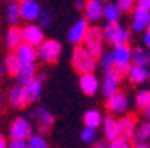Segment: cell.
Returning <instances> with one entry per match:
<instances>
[{"label": "cell", "instance_id": "1", "mask_svg": "<svg viewBox=\"0 0 150 148\" xmlns=\"http://www.w3.org/2000/svg\"><path fill=\"white\" fill-rule=\"evenodd\" d=\"M71 65L79 74H89L95 71L98 62L83 46H76L71 52Z\"/></svg>", "mask_w": 150, "mask_h": 148}, {"label": "cell", "instance_id": "2", "mask_svg": "<svg viewBox=\"0 0 150 148\" xmlns=\"http://www.w3.org/2000/svg\"><path fill=\"white\" fill-rule=\"evenodd\" d=\"M82 46L86 49L94 58H100L104 52V34L103 28L98 25H89L88 33L85 36Z\"/></svg>", "mask_w": 150, "mask_h": 148}, {"label": "cell", "instance_id": "3", "mask_svg": "<svg viewBox=\"0 0 150 148\" xmlns=\"http://www.w3.org/2000/svg\"><path fill=\"white\" fill-rule=\"evenodd\" d=\"M103 34H104V41L112 45L113 48L120 45H128L131 40V31H128L119 22L105 24V27L103 28Z\"/></svg>", "mask_w": 150, "mask_h": 148}, {"label": "cell", "instance_id": "4", "mask_svg": "<svg viewBox=\"0 0 150 148\" xmlns=\"http://www.w3.org/2000/svg\"><path fill=\"white\" fill-rule=\"evenodd\" d=\"M110 52L113 56L115 70L120 77H125L128 74L129 67L132 65V49L128 45H120V46H115Z\"/></svg>", "mask_w": 150, "mask_h": 148}, {"label": "cell", "instance_id": "5", "mask_svg": "<svg viewBox=\"0 0 150 148\" xmlns=\"http://www.w3.org/2000/svg\"><path fill=\"white\" fill-rule=\"evenodd\" d=\"M61 51L62 46L58 40L48 39L40 46H37V59L42 62H46V64H52V62L58 61Z\"/></svg>", "mask_w": 150, "mask_h": 148}, {"label": "cell", "instance_id": "6", "mask_svg": "<svg viewBox=\"0 0 150 148\" xmlns=\"http://www.w3.org/2000/svg\"><path fill=\"white\" fill-rule=\"evenodd\" d=\"M33 135V124L25 117H18L12 121L9 128V136L11 139L16 141H27Z\"/></svg>", "mask_w": 150, "mask_h": 148}, {"label": "cell", "instance_id": "7", "mask_svg": "<svg viewBox=\"0 0 150 148\" xmlns=\"http://www.w3.org/2000/svg\"><path fill=\"white\" fill-rule=\"evenodd\" d=\"M120 80H122V77L117 74V71L115 68L110 70V71L103 73V83H101L103 95L105 98H109V96L117 93L119 88H120Z\"/></svg>", "mask_w": 150, "mask_h": 148}, {"label": "cell", "instance_id": "8", "mask_svg": "<svg viewBox=\"0 0 150 148\" xmlns=\"http://www.w3.org/2000/svg\"><path fill=\"white\" fill-rule=\"evenodd\" d=\"M88 28H89L88 21L85 18H79L70 27V30L67 33V40L74 46H82L83 40H85V36H86V33H88Z\"/></svg>", "mask_w": 150, "mask_h": 148}, {"label": "cell", "instance_id": "9", "mask_svg": "<svg viewBox=\"0 0 150 148\" xmlns=\"http://www.w3.org/2000/svg\"><path fill=\"white\" fill-rule=\"evenodd\" d=\"M105 107L112 114H123L129 108V98L123 92H117L105 99Z\"/></svg>", "mask_w": 150, "mask_h": 148}, {"label": "cell", "instance_id": "10", "mask_svg": "<svg viewBox=\"0 0 150 148\" xmlns=\"http://www.w3.org/2000/svg\"><path fill=\"white\" fill-rule=\"evenodd\" d=\"M23 36H24V43L31 45L34 48L40 46L45 41V34L43 30L39 27V24H27L25 27H23Z\"/></svg>", "mask_w": 150, "mask_h": 148}, {"label": "cell", "instance_id": "11", "mask_svg": "<svg viewBox=\"0 0 150 148\" xmlns=\"http://www.w3.org/2000/svg\"><path fill=\"white\" fill-rule=\"evenodd\" d=\"M150 25V11L135 8L132 11V18H131V30L134 33H143L147 31Z\"/></svg>", "mask_w": 150, "mask_h": 148}, {"label": "cell", "instance_id": "12", "mask_svg": "<svg viewBox=\"0 0 150 148\" xmlns=\"http://www.w3.org/2000/svg\"><path fill=\"white\" fill-rule=\"evenodd\" d=\"M34 119L39 126V135H45L55 121V116L45 107H37L34 110Z\"/></svg>", "mask_w": 150, "mask_h": 148}, {"label": "cell", "instance_id": "13", "mask_svg": "<svg viewBox=\"0 0 150 148\" xmlns=\"http://www.w3.org/2000/svg\"><path fill=\"white\" fill-rule=\"evenodd\" d=\"M79 88H80V90L85 95L94 96L101 89V84H100L98 77L94 73H89V74H80V77H79Z\"/></svg>", "mask_w": 150, "mask_h": 148}, {"label": "cell", "instance_id": "14", "mask_svg": "<svg viewBox=\"0 0 150 148\" xmlns=\"http://www.w3.org/2000/svg\"><path fill=\"white\" fill-rule=\"evenodd\" d=\"M103 12H104V3L97 2V0H86L83 13L88 22H98L103 18Z\"/></svg>", "mask_w": 150, "mask_h": 148}, {"label": "cell", "instance_id": "15", "mask_svg": "<svg viewBox=\"0 0 150 148\" xmlns=\"http://www.w3.org/2000/svg\"><path fill=\"white\" fill-rule=\"evenodd\" d=\"M21 45H24V36H23V28L16 25L11 27L6 31L5 36V46L11 51H16Z\"/></svg>", "mask_w": 150, "mask_h": 148}, {"label": "cell", "instance_id": "16", "mask_svg": "<svg viewBox=\"0 0 150 148\" xmlns=\"http://www.w3.org/2000/svg\"><path fill=\"white\" fill-rule=\"evenodd\" d=\"M117 126H119L120 136H123L126 139H132L134 132L137 129V120H135L134 116L126 114V116H123V117H120L117 120Z\"/></svg>", "mask_w": 150, "mask_h": 148}, {"label": "cell", "instance_id": "17", "mask_svg": "<svg viewBox=\"0 0 150 148\" xmlns=\"http://www.w3.org/2000/svg\"><path fill=\"white\" fill-rule=\"evenodd\" d=\"M8 101H9V104L12 105L13 108H24V107H27V105L30 104L28 99H27V95L24 92V88L18 86V84L9 90Z\"/></svg>", "mask_w": 150, "mask_h": 148}, {"label": "cell", "instance_id": "18", "mask_svg": "<svg viewBox=\"0 0 150 148\" xmlns=\"http://www.w3.org/2000/svg\"><path fill=\"white\" fill-rule=\"evenodd\" d=\"M19 5H21V18L28 21V24L39 19L42 8H40V5L36 2V0L25 2V3H19Z\"/></svg>", "mask_w": 150, "mask_h": 148}, {"label": "cell", "instance_id": "19", "mask_svg": "<svg viewBox=\"0 0 150 148\" xmlns=\"http://www.w3.org/2000/svg\"><path fill=\"white\" fill-rule=\"evenodd\" d=\"M126 77L132 84H137L138 86V84H143V83H146L150 79V71H149V68H144V67L132 64L129 67V70H128Z\"/></svg>", "mask_w": 150, "mask_h": 148}, {"label": "cell", "instance_id": "20", "mask_svg": "<svg viewBox=\"0 0 150 148\" xmlns=\"http://www.w3.org/2000/svg\"><path fill=\"white\" fill-rule=\"evenodd\" d=\"M34 77H36V62H31V64H23L21 65L19 73L15 76V80H16L18 86H25V84L30 83Z\"/></svg>", "mask_w": 150, "mask_h": 148}, {"label": "cell", "instance_id": "21", "mask_svg": "<svg viewBox=\"0 0 150 148\" xmlns=\"http://www.w3.org/2000/svg\"><path fill=\"white\" fill-rule=\"evenodd\" d=\"M103 133H104V138L112 142L113 139L119 138L120 133H119V126H117V120L113 117V116H107L103 121Z\"/></svg>", "mask_w": 150, "mask_h": 148}, {"label": "cell", "instance_id": "22", "mask_svg": "<svg viewBox=\"0 0 150 148\" xmlns=\"http://www.w3.org/2000/svg\"><path fill=\"white\" fill-rule=\"evenodd\" d=\"M18 59L21 61V64H31V62H36L37 59V48L31 46V45H21L16 51H15Z\"/></svg>", "mask_w": 150, "mask_h": 148}, {"label": "cell", "instance_id": "23", "mask_svg": "<svg viewBox=\"0 0 150 148\" xmlns=\"http://www.w3.org/2000/svg\"><path fill=\"white\" fill-rule=\"evenodd\" d=\"M43 80H45V77H34L30 83H27L25 86H23L28 102H34L40 98V95H42V81Z\"/></svg>", "mask_w": 150, "mask_h": 148}, {"label": "cell", "instance_id": "24", "mask_svg": "<svg viewBox=\"0 0 150 148\" xmlns=\"http://www.w3.org/2000/svg\"><path fill=\"white\" fill-rule=\"evenodd\" d=\"M104 119L100 110L97 108H89L85 111L83 114V123H85V128H91V129H98L100 126L103 124Z\"/></svg>", "mask_w": 150, "mask_h": 148}, {"label": "cell", "instance_id": "25", "mask_svg": "<svg viewBox=\"0 0 150 148\" xmlns=\"http://www.w3.org/2000/svg\"><path fill=\"white\" fill-rule=\"evenodd\" d=\"M132 64L144 68L150 67V51L144 46H137L132 49Z\"/></svg>", "mask_w": 150, "mask_h": 148}, {"label": "cell", "instance_id": "26", "mask_svg": "<svg viewBox=\"0 0 150 148\" xmlns=\"http://www.w3.org/2000/svg\"><path fill=\"white\" fill-rule=\"evenodd\" d=\"M122 16L120 9L117 8V5L115 2H107L104 5V12H103V18L107 21V24H115L119 22V19Z\"/></svg>", "mask_w": 150, "mask_h": 148}, {"label": "cell", "instance_id": "27", "mask_svg": "<svg viewBox=\"0 0 150 148\" xmlns=\"http://www.w3.org/2000/svg\"><path fill=\"white\" fill-rule=\"evenodd\" d=\"M149 139H150V121H143V123L137 124V129L132 136V141L135 142V145L147 144Z\"/></svg>", "mask_w": 150, "mask_h": 148}, {"label": "cell", "instance_id": "28", "mask_svg": "<svg viewBox=\"0 0 150 148\" xmlns=\"http://www.w3.org/2000/svg\"><path fill=\"white\" fill-rule=\"evenodd\" d=\"M23 19L21 18V5L18 2H9L6 6V21L8 24H11L12 27L16 25L19 21Z\"/></svg>", "mask_w": 150, "mask_h": 148}, {"label": "cell", "instance_id": "29", "mask_svg": "<svg viewBox=\"0 0 150 148\" xmlns=\"http://www.w3.org/2000/svg\"><path fill=\"white\" fill-rule=\"evenodd\" d=\"M21 65H23V64H21V61L18 59V56H16L15 52L6 55L5 64H3L6 73H9V74H12V76H16V74L19 73V70H21Z\"/></svg>", "mask_w": 150, "mask_h": 148}, {"label": "cell", "instance_id": "30", "mask_svg": "<svg viewBox=\"0 0 150 148\" xmlns=\"http://www.w3.org/2000/svg\"><path fill=\"white\" fill-rule=\"evenodd\" d=\"M135 105L141 110H146L150 105V89H140L135 93Z\"/></svg>", "mask_w": 150, "mask_h": 148}, {"label": "cell", "instance_id": "31", "mask_svg": "<svg viewBox=\"0 0 150 148\" xmlns=\"http://www.w3.org/2000/svg\"><path fill=\"white\" fill-rule=\"evenodd\" d=\"M54 13L49 11V9H42L40 12V16H39V27L42 30H46V28H51L52 24H54Z\"/></svg>", "mask_w": 150, "mask_h": 148}, {"label": "cell", "instance_id": "32", "mask_svg": "<svg viewBox=\"0 0 150 148\" xmlns=\"http://www.w3.org/2000/svg\"><path fill=\"white\" fill-rule=\"evenodd\" d=\"M98 67L101 68L103 73L105 71H110L115 68V64H113V56H112V52H103V55L98 58Z\"/></svg>", "mask_w": 150, "mask_h": 148}, {"label": "cell", "instance_id": "33", "mask_svg": "<svg viewBox=\"0 0 150 148\" xmlns=\"http://www.w3.org/2000/svg\"><path fill=\"white\" fill-rule=\"evenodd\" d=\"M97 129H91V128H83L80 130V139L83 144L88 145H94L97 142Z\"/></svg>", "mask_w": 150, "mask_h": 148}, {"label": "cell", "instance_id": "34", "mask_svg": "<svg viewBox=\"0 0 150 148\" xmlns=\"http://www.w3.org/2000/svg\"><path fill=\"white\" fill-rule=\"evenodd\" d=\"M27 144H28V148H49L48 141L45 139V136L39 135V133H33L27 139Z\"/></svg>", "mask_w": 150, "mask_h": 148}, {"label": "cell", "instance_id": "35", "mask_svg": "<svg viewBox=\"0 0 150 148\" xmlns=\"http://www.w3.org/2000/svg\"><path fill=\"white\" fill-rule=\"evenodd\" d=\"M116 5L122 13L132 12L137 8V0H116Z\"/></svg>", "mask_w": 150, "mask_h": 148}, {"label": "cell", "instance_id": "36", "mask_svg": "<svg viewBox=\"0 0 150 148\" xmlns=\"http://www.w3.org/2000/svg\"><path fill=\"white\" fill-rule=\"evenodd\" d=\"M109 148H132L129 139H126L123 136H119L116 139H113L112 142H109Z\"/></svg>", "mask_w": 150, "mask_h": 148}, {"label": "cell", "instance_id": "37", "mask_svg": "<svg viewBox=\"0 0 150 148\" xmlns=\"http://www.w3.org/2000/svg\"><path fill=\"white\" fill-rule=\"evenodd\" d=\"M8 148H28L27 141H16V139H11L8 144Z\"/></svg>", "mask_w": 150, "mask_h": 148}, {"label": "cell", "instance_id": "38", "mask_svg": "<svg viewBox=\"0 0 150 148\" xmlns=\"http://www.w3.org/2000/svg\"><path fill=\"white\" fill-rule=\"evenodd\" d=\"M137 8L150 11V0H137Z\"/></svg>", "mask_w": 150, "mask_h": 148}, {"label": "cell", "instance_id": "39", "mask_svg": "<svg viewBox=\"0 0 150 148\" xmlns=\"http://www.w3.org/2000/svg\"><path fill=\"white\" fill-rule=\"evenodd\" d=\"M143 45H144V48H147L150 51V31L144 33V36H143Z\"/></svg>", "mask_w": 150, "mask_h": 148}, {"label": "cell", "instance_id": "40", "mask_svg": "<svg viewBox=\"0 0 150 148\" xmlns=\"http://www.w3.org/2000/svg\"><path fill=\"white\" fill-rule=\"evenodd\" d=\"M85 5H86V0H76V2H74V8L77 11H83Z\"/></svg>", "mask_w": 150, "mask_h": 148}, {"label": "cell", "instance_id": "41", "mask_svg": "<svg viewBox=\"0 0 150 148\" xmlns=\"http://www.w3.org/2000/svg\"><path fill=\"white\" fill-rule=\"evenodd\" d=\"M92 148H109V144H105V142H103V141H97V142L92 145Z\"/></svg>", "mask_w": 150, "mask_h": 148}, {"label": "cell", "instance_id": "42", "mask_svg": "<svg viewBox=\"0 0 150 148\" xmlns=\"http://www.w3.org/2000/svg\"><path fill=\"white\" fill-rule=\"evenodd\" d=\"M8 141H6V138L3 136V135H0V148H8Z\"/></svg>", "mask_w": 150, "mask_h": 148}, {"label": "cell", "instance_id": "43", "mask_svg": "<svg viewBox=\"0 0 150 148\" xmlns=\"http://www.w3.org/2000/svg\"><path fill=\"white\" fill-rule=\"evenodd\" d=\"M144 116H146V119H147V121H150V105L144 110Z\"/></svg>", "mask_w": 150, "mask_h": 148}, {"label": "cell", "instance_id": "44", "mask_svg": "<svg viewBox=\"0 0 150 148\" xmlns=\"http://www.w3.org/2000/svg\"><path fill=\"white\" fill-rule=\"evenodd\" d=\"M5 73H6L5 67H3V65H0V81L3 80V76H5Z\"/></svg>", "mask_w": 150, "mask_h": 148}, {"label": "cell", "instance_id": "45", "mask_svg": "<svg viewBox=\"0 0 150 148\" xmlns=\"http://www.w3.org/2000/svg\"><path fill=\"white\" fill-rule=\"evenodd\" d=\"M3 108H5V98L0 95V111H2Z\"/></svg>", "mask_w": 150, "mask_h": 148}, {"label": "cell", "instance_id": "46", "mask_svg": "<svg viewBox=\"0 0 150 148\" xmlns=\"http://www.w3.org/2000/svg\"><path fill=\"white\" fill-rule=\"evenodd\" d=\"M134 148H150V145H149V144H138V145H135Z\"/></svg>", "mask_w": 150, "mask_h": 148}, {"label": "cell", "instance_id": "47", "mask_svg": "<svg viewBox=\"0 0 150 148\" xmlns=\"http://www.w3.org/2000/svg\"><path fill=\"white\" fill-rule=\"evenodd\" d=\"M25 2H31V0H18V3H25Z\"/></svg>", "mask_w": 150, "mask_h": 148}, {"label": "cell", "instance_id": "48", "mask_svg": "<svg viewBox=\"0 0 150 148\" xmlns=\"http://www.w3.org/2000/svg\"><path fill=\"white\" fill-rule=\"evenodd\" d=\"M97 2H101V3H104V5H105L107 2H110V0H97Z\"/></svg>", "mask_w": 150, "mask_h": 148}, {"label": "cell", "instance_id": "49", "mask_svg": "<svg viewBox=\"0 0 150 148\" xmlns=\"http://www.w3.org/2000/svg\"><path fill=\"white\" fill-rule=\"evenodd\" d=\"M147 31H150V25H149V28H147Z\"/></svg>", "mask_w": 150, "mask_h": 148}, {"label": "cell", "instance_id": "50", "mask_svg": "<svg viewBox=\"0 0 150 148\" xmlns=\"http://www.w3.org/2000/svg\"><path fill=\"white\" fill-rule=\"evenodd\" d=\"M11 2H15V0H11Z\"/></svg>", "mask_w": 150, "mask_h": 148}]
</instances>
